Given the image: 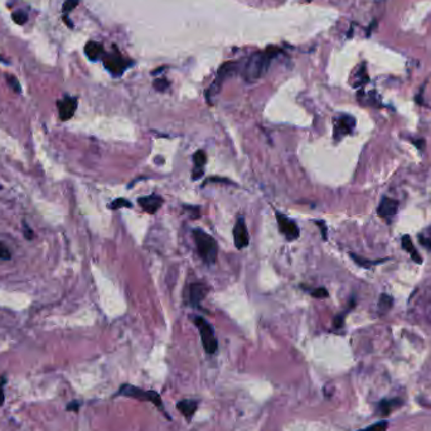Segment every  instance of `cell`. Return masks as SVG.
I'll list each match as a JSON object with an SVG mask.
<instances>
[{"label":"cell","mask_w":431,"mask_h":431,"mask_svg":"<svg viewBox=\"0 0 431 431\" xmlns=\"http://www.w3.org/2000/svg\"><path fill=\"white\" fill-rule=\"evenodd\" d=\"M275 50H268L265 52H256L247 60L243 70V78L247 82H255L260 79L268 71L271 60L275 57Z\"/></svg>","instance_id":"cell-1"},{"label":"cell","mask_w":431,"mask_h":431,"mask_svg":"<svg viewBox=\"0 0 431 431\" xmlns=\"http://www.w3.org/2000/svg\"><path fill=\"white\" fill-rule=\"evenodd\" d=\"M115 396H116V397H119V396L130 397V399H135V400H138V401L151 402L154 406L158 407V409L160 410V412H163V414L165 415V416L168 417L169 420H170V416L168 415V412H166L165 407H164V405H163V400H161V396L158 394V392L154 391V390H143V389H140V387L134 386V384L124 383V384H121V386H120L119 391L116 392V395H115Z\"/></svg>","instance_id":"cell-2"},{"label":"cell","mask_w":431,"mask_h":431,"mask_svg":"<svg viewBox=\"0 0 431 431\" xmlns=\"http://www.w3.org/2000/svg\"><path fill=\"white\" fill-rule=\"evenodd\" d=\"M193 237L196 241L197 251H198L202 260L208 265L214 264L217 261L218 255V245L214 238L207 232H204L203 230H199V228H196L193 231Z\"/></svg>","instance_id":"cell-3"},{"label":"cell","mask_w":431,"mask_h":431,"mask_svg":"<svg viewBox=\"0 0 431 431\" xmlns=\"http://www.w3.org/2000/svg\"><path fill=\"white\" fill-rule=\"evenodd\" d=\"M194 324H196V327L198 328L199 330L204 351H206L208 355H214L218 351V342L217 338H216L213 327L202 317L194 318Z\"/></svg>","instance_id":"cell-4"},{"label":"cell","mask_w":431,"mask_h":431,"mask_svg":"<svg viewBox=\"0 0 431 431\" xmlns=\"http://www.w3.org/2000/svg\"><path fill=\"white\" fill-rule=\"evenodd\" d=\"M104 66L112 76H121L130 66L133 65L130 61L125 60L122 56H120L117 52L110 53V55L104 56Z\"/></svg>","instance_id":"cell-5"},{"label":"cell","mask_w":431,"mask_h":431,"mask_svg":"<svg viewBox=\"0 0 431 431\" xmlns=\"http://www.w3.org/2000/svg\"><path fill=\"white\" fill-rule=\"evenodd\" d=\"M275 216L276 221H278L279 228H280V232L285 236L287 241H294L296 240V238H299V226H297L294 221L290 220L286 216L281 214L280 212H275Z\"/></svg>","instance_id":"cell-6"},{"label":"cell","mask_w":431,"mask_h":431,"mask_svg":"<svg viewBox=\"0 0 431 431\" xmlns=\"http://www.w3.org/2000/svg\"><path fill=\"white\" fill-rule=\"evenodd\" d=\"M233 241H235V246L238 250L247 247L250 243V236H248L247 226H246L245 220L242 217L238 218L233 227Z\"/></svg>","instance_id":"cell-7"},{"label":"cell","mask_w":431,"mask_h":431,"mask_svg":"<svg viewBox=\"0 0 431 431\" xmlns=\"http://www.w3.org/2000/svg\"><path fill=\"white\" fill-rule=\"evenodd\" d=\"M77 105H78V100L73 96H65L63 99L58 100L57 109L60 119L62 121H67V120L72 119L77 110Z\"/></svg>","instance_id":"cell-8"},{"label":"cell","mask_w":431,"mask_h":431,"mask_svg":"<svg viewBox=\"0 0 431 431\" xmlns=\"http://www.w3.org/2000/svg\"><path fill=\"white\" fill-rule=\"evenodd\" d=\"M236 65L233 62H227L225 63V65L222 66V67L218 70L217 77H216L214 82L212 83V86L209 87V90L207 91V99H208V101H211V96H214L216 94H217L218 91H220L221 89V84H222V82L225 81L226 78H227L228 76H230L231 73H232L233 71H235Z\"/></svg>","instance_id":"cell-9"},{"label":"cell","mask_w":431,"mask_h":431,"mask_svg":"<svg viewBox=\"0 0 431 431\" xmlns=\"http://www.w3.org/2000/svg\"><path fill=\"white\" fill-rule=\"evenodd\" d=\"M356 120L355 117L350 116V115H342L338 117L334 122V138L335 140H339L340 138L346 137V135L351 134L355 129Z\"/></svg>","instance_id":"cell-10"},{"label":"cell","mask_w":431,"mask_h":431,"mask_svg":"<svg viewBox=\"0 0 431 431\" xmlns=\"http://www.w3.org/2000/svg\"><path fill=\"white\" fill-rule=\"evenodd\" d=\"M208 294V286L203 283H193L188 287V301L192 307H198Z\"/></svg>","instance_id":"cell-11"},{"label":"cell","mask_w":431,"mask_h":431,"mask_svg":"<svg viewBox=\"0 0 431 431\" xmlns=\"http://www.w3.org/2000/svg\"><path fill=\"white\" fill-rule=\"evenodd\" d=\"M397 209H399V202L396 199L384 197V198H382L381 203H379L378 208H377V213H378L379 217L390 222L394 218V216L397 213Z\"/></svg>","instance_id":"cell-12"},{"label":"cell","mask_w":431,"mask_h":431,"mask_svg":"<svg viewBox=\"0 0 431 431\" xmlns=\"http://www.w3.org/2000/svg\"><path fill=\"white\" fill-rule=\"evenodd\" d=\"M138 203L140 204V207L146 213L155 214L160 209L161 204H163V198L158 196V194H150V196L138 199Z\"/></svg>","instance_id":"cell-13"},{"label":"cell","mask_w":431,"mask_h":431,"mask_svg":"<svg viewBox=\"0 0 431 431\" xmlns=\"http://www.w3.org/2000/svg\"><path fill=\"white\" fill-rule=\"evenodd\" d=\"M198 405H199V401H197V400L186 399V400H181V401L177 404V409H178L179 412L186 417L187 421L191 422L192 419H193L194 414H196L197 409H198Z\"/></svg>","instance_id":"cell-14"},{"label":"cell","mask_w":431,"mask_h":431,"mask_svg":"<svg viewBox=\"0 0 431 431\" xmlns=\"http://www.w3.org/2000/svg\"><path fill=\"white\" fill-rule=\"evenodd\" d=\"M84 55L87 56L90 61H99L101 58H104V56L106 55L104 51L101 43L94 42V40H90L84 46Z\"/></svg>","instance_id":"cell-15"},{"label":"cell","mask_w":431,"mask_h":431,"mask_svg":"<svg viewBox=\"0 0 431 431\" xmlns=\"http://www.w3.org/2000/svg\"><path fill=\"white\" fill-rule=\"evenodd\" d=\"M193 161H194V170H193V179H199L203 176L204 165H206L207 161V154L203 150H198L194 153L193 155Z\"/></svg>","instance_id":"cell-16"},{"label":"cell","mask_w":431,"mask_h":431,"mask_svg":"<svg viewBox=\"0 0 431 431\" xmlns=\"http://www.w3.org/2000/svg\"><path fill=\"white\" fill-rule=\"evenodd\" d=\"M401 243H402V247H404V250H406L407 252H409L410 255H411L412 260H414L415 263H417V264H421L422 263L421 256L419 255V252H417L416 248H415L414 243H412V240H411V238H410L409 235H405L404 237H402Z\"/></svg>","instance_id":"cell-17"},{"label":"cell","mask_w":431,"mask_h":431,"mask_svg":"<svg viewBox=\"0 0 431 431\" xmlns=\"http://www.w3.org/2000/svg\"><path fill=\"white\" fill-rule=\"evenodd\" d=\"M400 405H401V401H400L399 399L382 400V401H379L378 407H377V411H378L381 415H383V416H387V415H390V412H391L392 410L399 407Z\"/></svg>","instance_id":"cell-18"},{"label":"cell","mask_w":431,"mask_h":431,"mask_svg":"<svg viewBox=\"0 0 431 431\" xmlns=\"http://www.w3.org/2000/svg\"><path fill=\"white\" fill-rule=\"evenodd\" d=\"M392 304H394V299H392V297L390 296L389 294H382L381 296H379V300H378L379 313L384 314V313L389 312V310L392 308Z\"/></svg>","instance_id":"cell-19"},{"label":"cell","mask_w":431,"mask_h":431,"mask_svg":"<svg viewBox=\"0 0 431 431\" xmlns=\"http://www.w3.org/2000/svg\"><path fill=\"white\" fill-rule=\"evenodd\" d=\"M5 78H7V83L15 94H20L22 92V87H20L19 81L17 79V77H14L13 74H5Z\"/></svg>","instance_id":"cell-20"},{"label":"cell","mask_w":431,"mask_h":431,"mask_svg":"<svg viewBox=\"0 0 431 431\" xmlns=\"http://www.w3.org/2000/svg\"><path fill=\"white\" fill-rule=\"evenodd\" d=\"M132 208L133 204L132 202H129L127 199L125 198H117L115 199L114 202H111V204H110V208L111 209H120V208Z\"/></svg>","instance_id":"cell-21"},{"label":"cell","mask_w":431,"mask_h":431,"mask_svg":"<svg viewBox=\"0 0 431 431\" xmlns=\"http://www.w3.org/2000/svg\"><path fill=\"white\" fill-rule=\"evenodd\" d=\"M12 18H13V20L17 23V24L23 25V24H25V23H27L28 14H27V12H24V10H17V12L13 13Z\"/></svg>","instance_id":"cell-22"},{"label":"cell","mask_w":431,"mask_h":431,"mask_svg":"<svg viewBox=\"0 0 431 431\" xmlns=\"http://www.w3.org/2000/svg\"><path fill=\"white\" fill-rule=\"evenodd\" d=\"M387 427H389V422H387L386 420H382V421L376 422V424L371 425V426L366 427V429H362L358 431H386Z\"/></svg>","instance_id":"cell-23"},{"label":"cell","mask_w":431,"mask_h":431,"mask_svg":"<svg viewBox=\"0 0 431 431\" xmlns=\"http://www.w3.org/2000/svg\"><path fill=\"white\" fill-rule=\"evenodd\" d=\"M78 3H79V0H66V2L63 3V5H62L63 14L66 15V14H68V13H71L72 10H73L74 8L78 5Z\"/></svg>","instance_id":"cell-24"},{"label":"cell","mask_w":431,"mask_h":431,"mask_svg":"<svg viewBox=\"0 0 431 431\" xmlns=\"http://www.w3.org/2000/svg\"><path fill=\"white\" fill-rule=\"evenodd\" d=\"M12 258V252L9 248L0 241V261H8Z\"/></svg>","instance_id":"cell-25"},{"label":"cell","mask_w":431,"mask_h":431,"mask_svg":"<svg viewBox=\"0 0 431 431\" xmlns=\"http://www.w3.org/2000/svg\"><path fill=\"white\" fill-rule=\"evenodd\" d=\"M169 87V81L165 78H160V79H155L154 81V89L156 90V91L159 92H164L166 89Z\"/></svg>","instance_id":"cell-26"},{"label":"cell","mask_w":431,"mask_h":431,"mask_svg":"<svg viewBox=\"0 0 431 431\" xmlns=\"http://www.w3.org/2000/svg\"><path fill=\"white\" fill-rule=\"evenodd\" d=\"M351 257H352L353 260H355L356 263L358 264V265L363 266V268H369V266H372V265H373V264H376V263H381V261H376V263H374V261L364 260V258L358 257V256H357V255H355V253H351Z\"/></svg>","instance_id":"cell-27"},{"label":"cell","mask_w":431,"mask_h":431,"mask_svg":"<svg viewBox=\"0 0 431 431\" xmlns=\"http://www.w3.org/2000/svg\"><path fill=\"white\" fill-rule=\"evenodd\" d=\"M310 294H312L313 297H318V299H324V297H328V295H329L327 289H324V287H318V289L310 290Z\"/></svg>","instance_id":"cell-28"},{"label":"cell","mask_w":431,"mask_h":431,"mask_svg":"<svg viewBox=\"0 0 431 431\" xmlns=\"http://www.w3.org/2000/svg\"><path fill=\"white\" fill-rule=\"evenodd\" d=\"M23 233H24V237L27 238V240H33V238H34V232H33V230L30 228V226L27 225L25 222H23Z\"/></svg>","instance_id":"cell-29"},{"label":"cell","mask_w":431,"mask_h":431,"mask_svg":"<svg viewBox=\"0 0 431 431\" xmlns=\"http://www.w3.org/2000/svg\"><path fill=\"white\" fill-rule=\"evenodd\" d=\"M184 209L188 211L191 213L192 218H198L199 217V207L196 206H184Z\"/></svg>","instance_id":"cell-30"},{"label":"cell","mask_w":431,"mask_h":431,"mask_svg":"<svg viewBox=\"0 0 431 431\" xmlns=\"http://www.w3.org/2000/svg\"><path fill=\"white\" fill-rule=\"evenodd\" d=\"M343 323H344V314H339L334 318V322H333V324H334V328H337V329H338V328L343 327Z\"/></svg>","instance_id":"cell-31"},{"label":"cell","mask_w":431,"mask_h":431,"mask_svg":"<svg viewBox=\"0 0 431 431\" xmlns=\"http://www.w3.org/2000/svg\"><path fill=\"white\" fill-rule=\"evenodd\" d=\"M318 226H319L320 231H322V236H323V240H327V226H325V223L323 222V221H317Z\"/></svg>","instance_id":"cell-32"},{"label":"cell","mask_w":431,"mask_h":431,"mask_svg":"<svg viewBox=\"0 0 431 431\" xmlns=\"http://www.w3.org/2000/svg\"><path fill=\"white\" fill-rule=\"evenodd\" d=\"M79 406H81V404H79L78 401H73V402H71L70 405H68L67 406V410H71V411H78V409H79Z\"/></svg>","instance_id":"cell-33"},{"label":"cell","mask_w":431,"mask_h":431,"mask_svg":"<svg viewBox=\"0 0 431 431\" xmlns=\"http://www.w3.org/2000/svg\"><path fill=\"white\" fill-rule=\"evenodd\" d=\"M420 242H421L422 245H425V247L431 250V240H427V238L425 237H420Z\"/></svg>","instance_id":"cell-34"},{"label":"cell","mask_w":431,"mask_h":431,"mask_svg":"<svg viewBox=\"0 0 431 431\" xmlns=\"http://www.w3.org/2000/svg\"><path fill=\"white\" fill-rule=\"evenodd\" d=\"M3 384H4V382H0V406H2L3 402H4V391H3Z\"/></svg>","instance_id":"cell-35"},{"label":"cell","mask_w":431,"mask_h":431,"mask_svg":"<svg viewBox=\"0 0 431 431\" xmlns=\"http://www.w3.org/2000/svg\"><path fill=\"white\" fill-rule=\"evenodd\" d=\"M412 143L414 144H416V146L419 149H421V148H424V144H425V140H419V142H416V140H412Z\"/></svg>","instance_id":"cell-36"},{"label":"cell","mask_w":431,"mask_h":431,"mask_svg":"<svg viewBox=\"0 0 431 431\" xmlns=\"http://www.w3.org/2000/svg\"><path fill=\"white\" fill-rule=\"evenodd\" d=\"M2 188H3V187H2V184H0V189H2Z\"/></svg>","instance_id":"cell-37"},{"label":"cell","mask_w":431,"mask_h":431,"mask_svg":"<svg viewBox=\"0 0 431 431\" xmlns=\"http://www.w3.org/2000/svg\"><path fill=\"white\" fill-rule=\"evenodd\" d=\"M307 2H312V0H307Z\"/></svg>","instance_id":"cell-38"}]
</instances>
